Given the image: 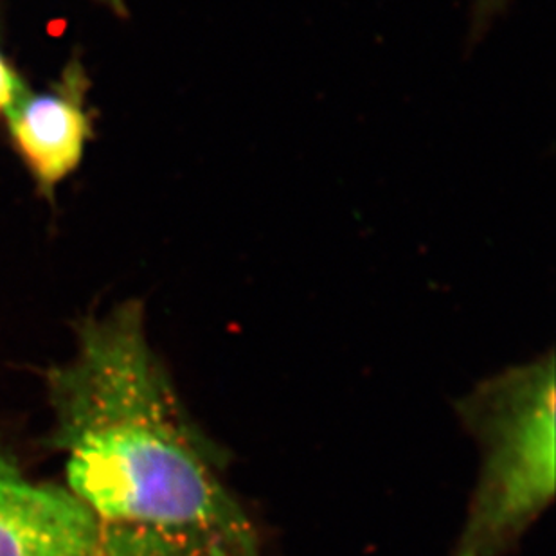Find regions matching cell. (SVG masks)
Instances as JSON below:
<instances>
[{"label": "cell", "instance_id": "3957f363", "mask_svg": "<svg viewBox=\"0 0 556 556\" xmlns=\"http://www.w3.org/2000/svg\"><path fill=\"white\" fill-rule=\"evenodd\" d=\"M0 556H116L111 536L65 486L37 483L0 452Z\"/></svg>", "mask_w": 556, "mask_h": 556}, {"label": "cell", "instance_id": "7a4b0ae2", "mask_svg": "<svg viewBox=\"0 0 556 556\" xmlns=\"http://www.w3.org/2000/svg\"><path fill=\"white\" fill-rule=\"evenodd\" d=\"M481 470L454 556H504L555 495V358L490 377L459 404Z\"/></svg>", "mask_w": 556, "mask_h": 556}, {"label": "cell", "instance_id": "5b68a950", "mask_svg": "<svg viewBox=\"0 0 556 556\" xmlns=\"http://www.w3.org/2000/svg\"><path fill=\"white\" fill-rule=\"evenodd\" d=\"M21 84V76L8 65L4 56L0 54V114L4 112L5 106L10 105V101L13 100Z\"/></svg>", "mask_w": 556, "mask_h": 556}, {"label": "cell", "instance_id": "6da1fadb", "mask_svg": "<svg viewBox=\"0 0 556 556\" xmlns=\"http://www.w3.org/2000/svg\"><path fill=\"white\" fill-rule=\"evenodd\" d=\"M65 489L139 556H260L256 526L227 483L128 301L85 319L51 372Z\"/></svg>", "mask_w": 556, "mask_h": 556}, {"label": "cell", "instance_id": "277c9868", "mask_svg": "<svg viewBox=\"0 0 556 556\" xmlns=\"http://www.w3.org/2000/svg\"><path fill=\"white\" fill-rule=\"evenodd\" d=\"M85 89L84 68L73 63L49 90L35 92L22 81L2 112L16 150L49 197L78 168L92 137Z\"/></svg>", "mask_w": 556, "mask_h": 556}, {"label": "cell", "instance_id": "8992f818", "mask_svg": "<svg viewBox=\"0 0 556 556\" xmlns=\"http://www.w3.org/2000/svg\"><path fill=\"white\" fill-rule=\"evenodd\" d=\"M508 0H473V29L483 31Z\"/></svg>", "mask_w": 556, "mask_h": 556}, {"label": "cell", "instance_id": "52a82bcc", "mask_svg": "<svg viewBox=\"0 0 556 556\" xmlns=\"http://www.w3.org/2000/svg\"><path fill=\"white\" fill-rule=\"evenodd\" d=\"M98 4L105 5L109 10L114 11L117 15H126L125 0H94Z\"/></svg>", "mask_w": 556, "mask_h": 556}]
</instances>
